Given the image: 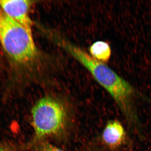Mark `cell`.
Masks as SVG:
<instances>
[{"label": "cell", "mask_w": 151, "mask_h": 151, "mask_svg": "<svg viewBox=\"0 0 151 151\" xmlns=\"http://www.w3.org/2000/svg\"><path fill=\"white\" fill-rule=\"evenodd\" d=\"M32 123L36 140L62 134L67 128L68 112L60 100L51 97H42L33 107Z\"/></svg>", "instance_id": "3"}, {"label": "cell", "mask_w": 151, "mask_h": 151, "mask_svg": "<svg viewBox=\"0 0 151 151\" xmlns=\"http://www.w3.org/2000/svg\"><path fill=\"white\" fill-rule=\"evenodd\" d=\"M37 142L38 151H64L45 140Z\"/></svg>", "instance_id": "7"}, {"label": "cell", "mask_w": 151, "mask_h": 151, "mask_svg": "<svg viewBox=\"0 0 151 151\" xmlns=\"http://www.w3.org/2000/svg\"><path fill=\"white\" fill-rule=\"evenodd\" d=\"M57 42L86 68L96 81L113 97L130 124L137 122L134 100L135 88L105 63L98 61L78 47L61 38Z\"/></svg>", "instance_id": "1"}, {"label": "cell", "mask_w": 151, "mask_h": 151, "mask_svg": "<svg viewBox=\"0 0 151 151\" xmlns=\"http://www.w3.org/2000/svg\"><path fill=\"white\" fill-rule=\"evenodd\" d=\"M0 44L17 64L25 65L37 56L32 32L6 14L0 9Z\"/></svg>", "instance_id": "2"}, {"label": "cell", "mask_w": 151, "mask_h": 151, "mask_svg": "<svg viewBox=\"0 0 151 151\" xmlns=\"http://www.w3.org/2000/svg\"><path fill=\"white\" fill-rule=\"evenodd\" d=\"M89 50L92 57L103 63L108 62L111 58V47L105 42L98 41L94 42L89 47Z\"/></svg>", "instance_id": "6"}, {"label": "cell", "mask_w": 151, "mask_h": 151, "mask_svg": "<svg viewBox=\"0 0 151 151\" xmlns=\"http://www.w3.org/2000/svg\"><path fill=\"white\" fill-rule=\"evenodd\" d=\"M125 130L122 124L118 121H109L106 125L102 138L103 142L108 147L116 149L124 143L125 140Z\"/></svg>", "instance_id": "5"}, {"label": "cell", "mask_w": 151, "mask_h": 151, "mask_svg": "<svg viewBox=\"0 0 151 151\" xmlns=\"http://www.w3.org/2000/svg\"><path fill=\"white\" fill-rule=\"evenodd\" d=\"M0 151H9L7 150V149L3 147H0Z\"/></svg>", "instance_id": "8"}, {"label": "cell", "mask_w": 151, "mask_h": 151, "mask_svg": "<svg viewBox=\"0 0 151 151\" xmlns=\"http://www.w3.org/2000/svg\"><path fill=\"white\" fill-rule=\"evenodd\" d=\"M33 2L28 0H0V9L11 19L32 31L33 22L29 13Z\"/></svg>", "instance_id": "4"}]
</instances>
